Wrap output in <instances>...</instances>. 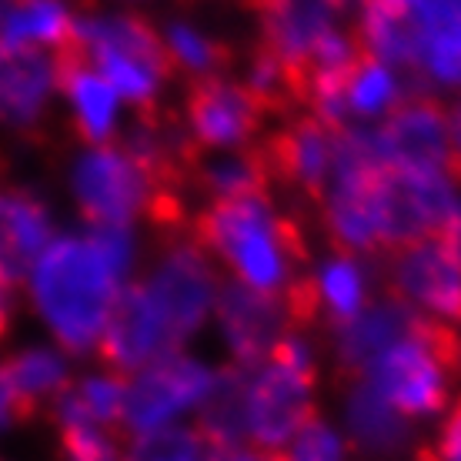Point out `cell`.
<instances>
[{"label":"cell","instance_id":"6da1fadb","mask_svg":"<svg viewBox=\"0 0 461 461\" xmlns=\"http://www.w3.org/2000/svg\"><path fill=\"white\" fill-rule=\"evenodd\" d=\"M138 265L134 228L64 230L37 258L23 288L50 341L70 357L97 351L121 291Z\"/></svg>","mask_w":461,"mask_h":461},{"label":"cell","instance_id":"7a4b0ae2","mask_svg":"<svg viewBox=\"0 0 461 461\" xmlns=\"http://www.w3.org/2000/svg\"><path fill=\"white\" fill-rule=\"evenodd\" d=\"M191 238L228 267L244 288L285 294L312 261V214L277 208L275 194L204 201L191 218Z\"/></svg>","mask_w":461,"mask_h":461},{"label":"cell","instance_id":"3957f363","mask_svg":"<svg viewBox=\"0 0 461 461\" xmlns=\"http://www.w3.org/2000/svg\"><path fill=\"white\" fill-rule=\"evenodd\" d=\"M321 361L308 331H288L265 361L244 368L241 435L248 448H285L321 411Z\"/></svg>","mask_w":461,"mask_h":461},{"label":"cell","instance_id":"277c9868","mask_svg":"<svg viewBox=\"0 0 461 461\" xmlns=\"http://www.w3.org/2000/svg\"><path fill=\"white\" fill-rule=\"evenodd\" d=\"M74 50L117 91L121 104L140 111L164 107V91L177 77L161 27L138 11H81Z\"/></svg>","mask_w":461,"mask_h":461},{"label":"cell","instance_id":"5b68a950","mask_svg":"<svg viewBox=\"0 0 461 461\" xmlns=\"http://www.w3.org/2000/svg\"><path fill=\"white\" fill-rule=\"evenodd\" d=\"M361 378L418 428L435 425L458 394V328L418 314L411 331L398 338L388 351H381Z\"/></svg>","mask_w":461,"mask_h":461},{"label":"cell","instance_id":"8992f818","mask_svg":"<svg viewBox=\"0 0 461 461\" xmlns=\"http://www.w3.org/2000/svg\"><path fill=\"white\" fill-rule=\"evenodd\" d=\"M68 194L87 228H134L148 218L154 181L124 144H81L68 164Z\"/></svg>","mask_w":461,"mask_h":461},{"label":"cell","instance_id":"52a82bcc","mask_svg":"<svg viewBox=\"0 0 461 461\" xmlns=\"http://www.w3.org/2000/svg\"><path fill=\"white\" fill-rule=\"evenodd\" d=\"M214 381H218V365L187 351L164 355L150 361L148 368L134 371L127 378L124 421H121L124 438H140L194 421Z\"/></svg>","mask_w":461,"mask_h":461},{"label":"cell","instance_id":"ba28073f","mask_svg":"<svg viewBox=\"0 0 461 461\" xmlns=\"http://www.w3.org/2000/svg\"><path fill=\"white\" fill-rule=\"evenodd\" d=\"M138 281L148 288L150 298H154L158 312L164 314V321H167V328H171V335L181 351L214 318L221 275L218 267H214V258L191 234L164 238L154 265Z\"/></svg>","mask_w":461,"mask_h":461},{"label":"cell","instance_id":"9c48e42d","mask_svg":"<svg viewBox=\"0 0 461 461\" xmlns=\"http://www.w3.org/2000/svg\"><path fill=\"white\" fill-rule=\"evenodd\" d=\"M381 281L411 312L461 328V241L445 228L384 254Z\"/></svg>","mask_w":461,"mask_h":461},{"label":"cell","instance_id":"30bf717a","mask_svg":"<svg viewBox=\"0 0 461 461\" xmlns=\"http://www.w3.org/2000/svg\"><path fill=\"white\" fill-rule=\"evenodd\" d=\"M177 117L197 154L254 148L265 138L267 127L275 124V117L254 97L251 87L230 74L187 81Z\"/></svg>","mask_w":461,"mask_h":461},{"label":"cell","instance_id":"8fae6325","mask_svg":"<svg viewBox=\"0 0 461 461\" xmlns=\"http://www.w3.org/2000/svg\"><path fill=\"white\" fill-rule=\"evenodd\" d=\"M381 158L394 167L408 171L441 174L461 187V154L455 140V121L451 111L435 94L415 91L388 117H381L378 127H371Z\"/></svg>","mask_w":461,"mask_h":461},{"label":"cell","instance_id":"7c38bea8","mask_svg":"<svg viewBox=\"0 0 461 461\" xmlns=\"http://www.w3.org/2000/svg\"><path fill=\"white\" fill-rule=\"evenodd\" d=\"M335 140L338 127H328L308 111L275 121L265 131V138L258 140L267 174H271V185L288 191L294 208H301L312 218L321 204L324 187L331 181Z\"/></svg>","mask_w":461,"mask_h":461},{"label":"cell","instance_id":"4fadbf2b","mask_svg":"<svg viewBox=\"0 0 461 461\" xmlns=\"http://www.w3.org/2000/svg\"><path fill=\"white\" fill-rule=\"evenodd\" d=\"M244 7L258 27L254 44L288 68L298 84L301 111H304V87L312 64L324 41L341 31L338 27L341 14L328 0H244Z\"/></svg>","mask_w":461,"mask_h":461},{"label":"cell","instance_id":"5bb4252c","mask_svg":"<svg viewBox=\"0 0 461 461\" xmlns=\"http://www.w3.org/2000/svg\"><path fill=\"white\" fill-rule=\"evenodd\" d=\"M211 321L218 324V338L228 351V365H241V368H254L258 361H265L271 348L288 331H294L288 304L281 294L244 288L238 281H221Z\"/></svg>","mask_w":461,"mask_h":461},{"label":"cell","instance_id":"9a60e30c","mask_svg":"<svg viewBox=\"0 0 461 461\" xmlns=\"http://www.w3.org/2000/svg\"><path fill=\"white\" fill-rule=\"evenodd\" d=\"M335 421L361 461H411L421 448V428L394 411L365 378L341 381Z\"/></svg>","mask_w":461,"mask_h":461},{"label":"cell","instance_id":"2e32d148","mask_svg":"<svg viewBox=\"0 0 461 461\" xmlns=\"http://www.w3.org/2000/svg\"><path fill=\"white\" fill-rule=\"evenodd\" d=\"M60 87L58 54L0 41V131L37 138L50 121Z\"/></svg>","mask_w":461,"mask_h":461},{"label":"cell","instance_id":"e0dca14e","mask_svg":"<svg viewBox=\"0 0 461 461\" xmlns=\"http://www.w3.org/2000/svg\"><path fill=\"white\" fill-rule=\"evenodd\" d=\"M418 321V312L402 304L392 294H381L371 301L361 314H355L345 324L328 328V345H331V365H335L338 381L361 378L371 368V361L388 351V348L411 331Z\"/></svg>","mask_w":461,"mask_h":461},{"label":"cell","instance_id":"ac0fdd59","mask_svg":"<svg viewBox=\"0 0 461 461\" xmlns=\"http://www.w3.org/2000/svg\"><path fill=\"white\" fill-rule=\"evenodd\" d=\"M58 64H60L58 97L64 101L74 138L81 140L84 148L114 144V138L121 134V107H124L117 91L77 50L58 54Z\"/></svg>","mask_w":461,"mask_h":461},{"label":"cell","instance_id":"d6986e66","mask_svg":"<svg viewBox=\"0 0 461 461\" xmlns=\"http://www.w3.org/2000/svg\"><path fill=\"white\" fill-rule=\"evenodd\" d=\"M58 238L54 211L44 197L21 185H0V277L23 281L44 248Z\"/></svg>","mask_w":461,"mask_h":461},{"label":"cell","instance_id":"ffe728a7","mask_svg":"<svg viewBox=\"0 0 461 461\" xmlns=\"http://www.w3.org/2000/svg\"><path fill=\"white\" fill-rule=\"evenodd\" d=\"M418 4L404 0H357L355 41L371 58L402 74H415L418 60Z\"/></svg>","mask_w":461,"mask_h":461},{"label":"cell","instance_id":"44dd1931","mask_svg":"<svg viewBox=\"0 0 461 461\" xmlns=\"http://www.w3.org/2000/svg\"><path fill=\"white\" fill-rule=\"evenodd\" d=\"M127 378L111 368L74 375L68 388L50 402L47 418L54 428H111L121 431L124 421Z\"/></svg>","mask_w":461,"mask_h":461},{"label":"cell","instance_id":"7402d4cb","mask_svg":"<svg viewBox=\"0 0 461 461\" xmlns=\"http://www.w3.org/2000/svg\"><path fill=\"white\" fill-rule=\"evenodd\" d=\"M312 288L321 312V328L351 321L375 301L368 261L361 254L335 251V248L312 265Z\"/></svg>","mask_w":461,"mask_h":461},{"label":"cell","instance_id":"603a6c76","mask_svg":"<svg viewBox=\"0 0 461 461\" xmlns=\"http://www.w3.org/2000/svg\"><path fill=\"white\" fill-rule=\"evenodd\" d=\"M77 34V11L68 0H11L0 41L27 50H47V54H68L74 50Z\"/></svg>","mask_w":461,"mask_h":461},{"label":"cell","instance_id":"cb8c5ba5","mask_svg":"<svg viewBox=\"0 0 461 461\" xmlns=\"http://www.w3.org/2000/svg\"><path fill=\"white\" fill-rule=\"evenodd\" d=\"M0 368L7 371L17 394L27 402V408L34 415L47 411L50 402L74 381V361L54 341L50 345L47 341H31V345L14 348L11 355L0 361Z\"/></svg>","mask_w":461,"mask_h":461},{"label":"cell","instance_id":"d4e9b609","mask_svg":"<svg viewBox=\"0 0 461 461\" xmlns=\"http://www.w3.org/2000/svg\"><path fill=\"white\" fill-rule=\"evenodd\" d=\"M161 37L174 74H185L187 81L228 74V68L238 60V50L194 17H167L161 23Z\"/></svg>","mask_w":461,"mask_h":461},{"label":"cell","instance_id":"484cf974","mask_svg":"<svg viewBox=\"0 0 461 461\" xmlns=\"http://www.w3.org/2000/svg\"><path fill=\"white\" fill-rule=\"evenodd\" d=\"M408 97L402 70L388 68L384 60L371 58L361 47L351 70L345 77V111L348 124H365V121H381Z\"/></svg>","mask_w":461,"mask_h":461},{"label":"cell","instance_id":"4316f807","mask_svg":"<svg viewBox=\"0 0 461 461\" xmlns=\"http://www.w3.org/2000/svg\"><path fill=\"white\" fill-rule=\"evenodd\" d=\"M218 445L194 425H174L154 435L127 438V461H214Z\"/></svg>","mask_w":461,"mask_h":461},{"label":"cell","instance_id":"83f0119b","mask_svg":"<svg viewBox=\"0 0 461 461\" xmlns=\"http://www.w3.org/2000/svg\"><path fill=\"white\" fill-rule=\"evenodd\" d=\"M277 461H355V451H351L335 418L318 411L308 425H301V431L285 448L277 451Z\"/></svg>","mask_w":461,"mask_h":461},{"label":"cell","instance_id":"f1b7e54d","mask_svg":"<svg viewBox=\"0 0 461 461\" xmlns=\"http://www.w3.org/2000/svg\"><path fill=\"white\" fill-rule=\"evenodd\" d=\"M60 461H127L124 431L111 428H54Z\"/></svg>","mask_w":461,"mask_h":461},{"label":"cell","instance_id":"f546056e","mask_svg":"<svg viewBox=\"0 0 461 461\" xmlns=\"http://www.w3.org/2000/svg\"><path fill=\"white\" fill-rule=\"evenodd\" d=\"M421 461H461V392L451 398L445 408V415L431 425L421 448H418Z\"/></svg>","mask_w":461,"mask_h":461},{"label":"cell","instance_id":"4dcf8cb0","mask_svg":"<svg viewBox=\"0 0 461 461\" xmlns=\"http://www.w3.org/2000/svg\"><path fill=\"white\" fill-rule=\"evenodd\" d=\"M31 418H34V411H31L27 402L17 394L14 381L7 378V371L0 368V441H7L11 435H17Z\"/></svg>","mask_w":461,"mask_h":461},{"label":"cell","instance_id":"1f68e13d","mask_svg":"<svg viewBox=\"0 0 461 461\" xmlns=\"http://www.w3.org/2000/svg\"><path fill=\"white\" fill-rule=\"evenodd\" d=\"M14 318H17V294H14L11 281H4V277H0V345L11 338Z\"/></svg>","mask_w":461,"mask_h":461},{"label":"cell","instance_id":"d6a6232c","mask_svg":"<svg viewBox=\"0 0 461 461\" xmlns=\"http://www.w3.org/2000/svg\"><path fill=\"white\" fill-rule=\"evenodd\" d=\"M451 121H455V140H458V154H461V104L451 111Z\"/></svg>","mask_w":461,"mask_h":461},{"label":"cell","instance_id":"836d02e7","mask_svg":"<svg viewBox=\"0 0 461 461\" xmlns=\"http://www.w3.org/2000/svg\"><path fill=\"white\" fill-rule=\"evenodd\" d=\"M328 4H331L338 14H345V11H351V7H355L357 0H328Z\"/></svg>","mask_w":461,"mask_h":461},{"label":"cell","instance_id":"e575fe53","mask_svg":"<svg viewBox=\"0 0 461 461\" xmlns=\"http://www.w3.org/2000/svg\"><path fill=\"white\" fill-rule=\"evenodd\" d=\"M7 7H11V0H0V27H4V17H7Z\"/></svg>","mask_w":461,"mask_h":461},{"label":"cell","instance_id":"d590c367","mask_svg":"<svg viewBox=\"0 0 461 461\" xmlns=\"http://www.w3.org/2000/svg\"><path fill=\"white\" fill-rule=\"evenodd\" d=\"M124 4H140V0H124Z\"/></svg>","mask_w":461,"mask_h":461},{"label":"cell","instance_id":"8d00e7d4","mask_svg":"<svg viewBox=\"0 0 461 461\" xmlns=\"http://www.w3.org/2000/svg\"><path fill=\"white\" fill-rule=\"evenodd\" d=\"M458 351H461V331H458Z\"/></svg>","mask_w":461,"mask_h":461},{"label":"cell","instance_id":"74e56055","mask_svg":"<svg viewBox=\"0 0 461 461\" xmlns=\"http://www.w3.org/2000/svg\"><path fill=\"white\" fill-rule=\"evenodd\" d=\"M411 461H421V458H418V455H415V458H411Z\"/></svg>","mask_w":461,"mask_h":461},{"label":"cell","instance_id":"f35d334b","mask_svg":"<svg viewBox=\"0 0 461 461\" xmlns=\"http://www.w3.org/2000/svg\"><path fill=\"white\" fill-rule=\"evenodd\" d=\"M0 461H11V458H0Z\"/></svg>","mask_w":461,"mask_h":461}]
</instances>
